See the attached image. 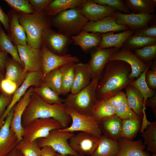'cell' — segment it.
Masks as SVG:
<instances>
[{"instance_id": "28", "label": "cell", "mask_w": 156, "mask_h": 156, "mask_svg": "<svg viewBox=\"0 0 156 156\" xmlns=\"http://www.w3.org/2000/svg\"><path fill=\"white\" fill-rule=\"evenodd\" d=\"M120 148L118 141L102 135L99 138L97 147L90 156H116Z\"/></svg>"}, {"instance_id": "39", "label": "cell", "mask_w": 156, "mask_h": 156, "mask_svg": "<svg viewBox=\"0 0 156 156\" xmlns=\"http://www.w3.org/2000/svg\"><path fill=\"white\" fill-rule=\"evenodd\" d=\"M144 140L143 144L146 146V151L156 153V121L148 125L141 133Z\"/></svg>"}, {"instance_id": "44", "label": "cell", "mask_w": 156, "mask_h": 156, "mask_svg": "<svg viewBox=\"0 0 156 156\" xmlns=\"http://www.w3.org/2000/svg\"><path fill=\"white\" fill-rule=\"evenodd\" d=\"M96 3L100 5L109 6L116 10H118L125 14L131 13L124 0H93Z\"/></svg>"}, {"instance_id": "30", "label": "cell", "mask_w": 156, "mask_h": 156, "mask_svg": "<svg viewBox=\"0 0 156 156\" xmlns=\"http://www.w3.org/2000/svg\"><path fill=\"white\" fill-rule=\"evenodd\" d=\"M87 0H51L46 10L49 16H54L63 11L81 8Z\"/></svg>"}, {"instance_id": "29", "label": "cell", "mask_w": 156, "mask_h": 156, "mask_svg": "<svg viewBox=\"0 0 156 156\" xmlns=\"http://www.w3.org/2000/svg\"><path fill=\"white\" fill-rule=\"evenodd\" d=\"M122 119L116 115L107 118L98 124L104 135L118 141L120 138Z\"/></svg>"}, {"instance_id": "57", "label": "cell", "mask_w": 156, "mask_h": 156, "mask_svg": "<svg viewBox=\"0 0 156 156\" xmlns=\"http://www.w3.org/2000/svg\"><path fill=\"white\" fill-rule=\"evenodd\" d=\"M16 148H15L6 156H14Z\"/></svg>"}, {"instance_id": "36", "label": "cell", "mask_w": 156, "mask_h": 156, "mask_svg": "<svg viewBox=\"0 0 156 156\" xmlns=\"http://www.w3.org/2000/svg\"><path fill=\"white\" fill-rule=\"evenodd\" d=\"M0 50L10 54L12 58L18 62L24 68V64L19 56L16 46L12 43L0 22Z\"/></svg>"}, {"instance_id": "18", "label": "cell", "mask_w": 156, "mask_h": 156, "mask_svg": "<svg viewBox=\"0 0 156 156\" xmlns=\"http://www.w3.org/2000/svg\"><path fill=\"white\" fill-rule=\"evenodd\" d=\"M114 15L106 17L95 21L88 22L82 30L86 32L100 34L110 32H118L126 31L129 27L127 25L118 24Z\"/></svg>"}, {"instance_id": "13", "label": "cell", "mask_w": 156, "mask_h": 156, "mask_svg": "<svg viewBox=\"0 0 156 156\" xmlns=\"http://www.w3.org/2000/svg\"><path fill=\"white\" fill-rule=\"evenodd\" d=\"M99 138L86 132H80L71 137L68 144L72 149L79 154L90 155L98 144Z\"/></svg>"}, {"instance_id": "2", "label": "cell", "mask_w": 156, "mask_h": 156, "mask_svg": "<svg viewBox=\"0 0 156 156\" xmlns=\"http://www.w3.org/2000/svg\"><path fill=\"white\" fill-rule=\"evenodd\" d=\"M66 109L64 104H49L33 91L30 101L22 117V126L24 128L36 119L52 118L59 122L61 129L66 128L68 127L71 120L70 117L66 112Z\"/></svg>"}, {"instance_id": "5", "label": "cell", "mask_w": 156, "mask_h": 156, "mask_svg": "<svg viewBox=\"0 0 156 156\" xmlns=\"http://www.w3.org/2000/svg\"><path fill=\"white\" fill-rule=\"evenodd\" d=\"M51 25L60 32L70 37L79 34L89 21L81 12L80 8L67 10L51 19Z\"/></svg>"}, {"instance_id": "9", "label": "cell", "mask_w": 156, "mask_h": 156, "mask_svg": "<svg viewBox=\"0 0 156 156\" xmlns=\"http://www.w3.org/2000/svg\"><path fill=\"white\" fill-rule=\"evenodd\" d=\"M42 42L50 51L60 55L67 54L68 47L73 43L70 36L56 31L50 28L44 30Z\"/></svg>"}, {"instance_id": "31", "label": "cell", "mask_w": 156, "mask_h": 156, "mask_svg": "<svg viewBox=\"0 0 156 156\" xmlns=\"http://www.w3.org/2000/svg\"><path fill=\"white\" fill-rule=\"evenodd\" d=\"M127 102L129 106L136 114L142 117L144 99L138 90L129 85L125 88Z\"/></svg>"}, {"instance_id": "42", "label": "cell", "mask_w": 156, "mask_h": 156, "mask_svg": "<svg viewBox=\"0 0 156 156\" xmlns=\"http://www.w3.org/2000/svg\"><path fill=\"white\" fill-rule=\"evenodd\" d=\"M8 5L18 13L31 14L34 12V9L29 0H5Z\"/></svg>"}, {"instance_id": "45", "label": "cell", "mask_w": 156, "mask_h": 156, "mask_svg": "<svg viewBox=\"0 0 156 156\" xmlns=\"http://www.w3.org/2000/svg\"><path fill=\"white\" fill-rule=\"evenodd\" d=\"M115 108L116 115L122 120L142 117L135 114L132 110L127 104V101Z\"/></svg>"}, {"instance_id": "22", "label": "cell", "mask_w": 156, "mask_h": 156, "mask_svg": "<svg viewBox=\"0 0 156 156\" xmlns=\"http://www.w3.org/2000/svg\"><path fill=\"white\" fill-rule=\"evenodd\" d=\"M120 146L119 151L116 156H150L151 154L145 151L146 146L142 140H130L120 138L118 140Z\"/></svg>"}, {"instance_id": "53", "label": "cell", "mask_w": 156, "mask_h": 156, "mask_svg": "<svg viewBox=\"0 0 156 156\" xmlns=\"http://www.w3.org/2000/svg\"><path fill=\"white\" fill-rule=\"evenodd\" d=\"M57 153L51 146H45L41 148L40 156H57Z\"/></svg>"}, {"instance_id": "19", "label": "cell", "mask_w": 156, "mask_h": 156, "mask_svg": "<svg viewBox=\"0 0 156 156\" xmlns=\"http://www.w3.org/2000/svg\"><path fill=\"white\" fill-rule=\"evenodd\" d=\"M114 60L123 61L129 65L131 69V73L129 76L130 79L138 78L148 66L141 61L132 51L124 47L115 52L110 57L109 61Z\"/></svg>"}, {"instance_id": "43", "label": "cell", "mask_w": 156, "mask_h": 156, "mask_svg": "<svg viewBox=\"0 0 156 156\" xmlns=\"http://www.w3.org/2000/svg\"><path fill=\"white\" fill-rule=\"evenodd\" d=\"M76 63H73L63 75L61 84V95H67L70 91L74 80Z\"/></svg>"}, {"instance_id": "35", "label": "cell", "mask_w": 156, "mask_h": 156, "mask_svg": "<svg viewBox=\"0 0 156 156\" xmlns=\"http://www.w3.org/2000/svg\"><path fill=\"white\" fill-rule=\"evenodd\" d=\"M151 64V62L149 63L146 70L141 74L138 78L133 80L129 84L137 89L143 97L144 103L142 109L143 113L145 112L146 107L145 105L146 100L156 94L155 91L151 89L148 87L145 79L146 72L149 68Z\"/></svg>"}, {"instance_id": "12", "label": "cell", "mask_w": 156, "mask_h": 156, "mask_svg": "<svg viewBox=\"0 0 156 156\" xmlns=\"http://www.w3.org/2000/svg\"><path fill=\"white\" fill-rule=\"evenodd\" d=\"M43 76L41 71L28 72L23 82L14 94L10 104L7 107L5 113L0 119V128L4 124L5 117L13 107L30 87H36L40 86Z\"/></svg>"}, {"instance_id": "46", "label": "cell", "mask_w": 156, "mask_h": 156, "mask_svg": "<svg viewBox=\"0 0 156 156\" xmlns=\"http://www.w3.org/2000/svg\"><path fill=\"white\" fill-rule=\"evenodd\" d=\"M147 70L145 76V80L148 87L151 90L155 91L156 89V63L154 60Z\"/></svg>"}, {"instance_id": "40", "label": "cell", "mask_w": 156, "mask_h": 156, "mask_svg": "<svg viewBox=\"0 0 156 156\" xmlns=\"http://www.w3.org/2000/svg\"><path fill=\"white\" fill-rule=\"evenodd\" d=\"M16 148L24 156H40L41 149L38 145L37 140L29 142L23 139Z\"/></svg>"}, {"instance_id": "3", "label": "cell", "mask_w": 156, "mask_h": 156, "mask_svg": "<svg viewBox=\"0 0 156 156\" xmlns=\"http://www.w3.org/2000/svg\"><path fill=\"white\" fill-rule=\"evenodd\" d=\"M18 13L19 22L26 33L27 44L40 49L44 30L51 25L50 16L46 10L37 13Z\"/></svg>"}, {"instance_id": "56", "label": "cell", "mask_w": 156, "mask_h": 156, "mask_svg": "<svg viewBox=\"0 0 156 156\" xmlns=\"http://www.w3.org/2000/svg\"><path fill=\"white\" fill-rule=\"evenodd\" d=\"M5 73L0 69V95L2 93L1 89V84L2 80L5 77Z\"/></svg>"}, {"instance_id": "7", "label": "cell", "mask_w": 156, "mask_h": 156, "mask_svg": "<svg viewBox=\"0 0 156 156\" xmlns=\"http://www.w3.org/2000/svg\"><path fill=\"white\" fill-rule=\"evenodd\" d=\"M61 129L60 123L54 118L36 119L24 128L23 139L27 142H33L46 137L53 130Z\"/></svg>"}, {"instance_id": "41", "label": "cell", "mask_w": 156, "mask_h": 156, "mask_svg": "<svg viewBox=\"0 0 156 156\" xmlns=\"http://www.w3.org/2000/svg\"><path fill=\"white\" fill-rule=\"evenodd\" d=\"M133 53L142 62L148 64L156 58V44L135 49Z\"/></svg>"}, {"instance_id": "17", "label": "cell", "mask_w": 156, "mask_h": 156, "mask_svg": "<svg viewBox=\"0 0 156 156\" xmlns=\"http://www.w3.org/2000/svg\"><path fill=\"white\" fill-rule=\"evenodd\" d=\"M116 23L127 26L129 29L134 31L140 30L148 26L150 21L155 16L154 14L131 13L125 14L116 12Z\"/></svg>"}, {"instance_id": "23", "label": "cell", "mask_w": 156, "mask_h": 156, "mask_svg": "<svg viewBox=\"0 0 156 156\" xmlns=\"http://www.w3.org/2000/svg\"><path fill=\"white\" fill-rule=\"evenodd\" d=\"M134 31L130 29L119 33L110 32L101 34V39L98 46L99 49L115 47L120 49L127 39L133 35Z\"/></svg>"}, {"instance_id": "61", "label": "cell", "mask_w": 156, "mask_h": 156, "mask_svg": "<svg viewBox=\"0 0 156 156\" xmlns=\"http://www.w3.org/2000/svg\"><path fill=\"white\" fill-rule=\"evenodd\" d=\"M152 156H156V153H153Z\"/></svg>"}, {"instance_id": "49", "label": "cell", "mask_w": 156, "mask_h": 156, "mask_svg": "<svg viewBox=\"0 0 156 156\" xmlns=\"http://www.w3.org/2000/svg\"><path fill=\"white\" fill-rule=\"evenodd\" d=\"M51 0H29L34 8V13H39L46 10Z\"/></svg>"}, {"instance_id": "11", "label": "cell", "mask_w": 156, "mask_h": 156, "mask_svg": "<svg viewBox=\"0 0 156 156\" xmlns=\"http://www.w3.org/2000/svg\"><path fill=\"white\" fill-rule=\"evenodd\" d=\"M119 49L114 47L103 49H99L96 47L95 50L90 51L91 57L88 63L91 75V80H99L110 57Z\"/></svg>"}, {"instance_id": "8", "label": "cell", "mask_w": 156, "mask_h": 156, "mask_svg": "<svg viewBox=\"0 0 156 156\" xmlns=\"http://www.w3.org/2000/svg\"><path fill=\"white\" fill-rule=\"evenodd\" d=\"M66 112L70 116L72 121L71 125L61 131L73 133L75 131L85 132L99 138L102 135L98 123L91 116L83 115L66 107Z\"/></svg>"}, {"instance_id": "51", "label": "cell", "mask_w": 156, "mask_h": 156, "mask_svg": "<svg viewBox=\"0 0 156 156\" xmlns=\"http://www.w3.org/2000/svg\"><path fill=\"white\" fill-rule=\"evenodd\" d=\"M13 95L7 96L3 93L0 95V120L5 113L7 107L10 104Z\"/></svg>"}, {"instance_id": "38", "label": "cell", "mask_w": 156, "mask_h": 156, "mask_svg": "<svg viewBox=\"0 0 156 156\" xmlns=\"http://www.w3.org/2000/svg\"><path fill=\"white\" fill-rule=\"evenodd\" d=\"M156 44V38H147L132 35L125 41L123 47L132 51L145 46Z\"/></svg>"}, {"instance_id": "10", "label": "cell", "mask_w": 156, "mask_h": 156, "mask_svg": "<svg viewBox=\"0 0 156 156\" xmlns=\"http://www.w3.org/2000/svg\"><path fill=\"white\" fill-rule=\"evenodd\" d=\"M41 58V71L44 76L47 73L66 64L77 63L79 60L76 55L70 54L60 55L50 51L42 42L40 49Z\"/></svg>"}, {"instance_id": "47", "label": "cell", "mask_w": 156, "mask_h": 156, "mask_svg": "<svg viewBox=\"0 0 156 156\" xmlns=\"http://www.w3.org/2000/svg\"><path fill=\"white\" fill-rule=\"evenodd\" d=\"M18 88L17 85L10 81L4 78L1 84L2 93L7 96L14 94Z\"/></svg>"}, {"instance_id": "55", "label": "cell", "mask_w": 156, "mask_h": 156, "mask_svg": "<svg viewBox=\"0 0 156 156\" xmlns=\"http://www.w3.org/2000/svg\"><path fill=\"white\" fill-rule=\"evenodd\" d=\"M8 57V54L7 53L0 50V69L5 73V64Z\"/></svg>"}, {"instance_id": "15", "label": "cell", "mask_w": 156, "mask_h": 156, "mask_svg": "<svg viewBox=\"0 0 156 156\" xmlns=\"http://www.w3.org/2000/svg\"><path fill=\"white\" fill-rule=\"evenodd\" d=\"M13 111L14 107L5 117L4 123L0 129V156H6L16 148L20 142L10 129Z\"/></svg>"}, {"instance_id": "26", "label": "cell", "mask_w": 156, "mask_h": 156, "mask_svg": "<svg viewBox=\"0 0 156 156\" xmlns=\"http://www.w3.org/2000/svg\"><path fill=\"white\" fill-rule=\"evenodd\" d=\"M5 78L15 83L18 88L22 84L28 73L19 63L8 57L5 65Z\"/></svg>"}, {"instance_id": "59", "label": "cell", "mask_w": 156, "mask_h": 156, "mask_svg": "<svg viewBox=\"0 0 156 156\" xmlns=\"http://www.w3.org/2000/svg\"><path fill=\"white\" fill-rule=\"evenodd\" d=\"M57 156H68V155L62 154L57 153Z\"/></svg>"}, {"instance_id": "25", "label": "cell", "mask_w": 156, "mask_h": 156, "mask_svg": "<svg viewBox=\"0 0 156 156\" xmlns=\"http://www.w3.org/2000/svg\"><path fill=\"white\" fill-rule=\"evenodd\" d=\"M91 80V75L88 63H76L74 80L70 92L76 93L87 86Z\"/></svg>"}, {"instance_id": "1", "label": "cell", "mask_w": 156, "mask_h": 156, "mask_svg": "<svg viewBox=\"0 0 156 156\" xmlns=\"http://www.w3.org/2000/svg\"><path fill=\"white\" fill-rule=\"evenodd\" d=\"M129 65L119 60L109 61L105 65L98 81L96 96L97 100H108L135 79H130Z\"/></svg>"}, {"instance_id": "16", "label": "cell", "mask_w": 156, "mask_h": 156, "mask_svg": "<svg viewBox=\"0 0 156 156\" xmlns=\"http://www.w3.org/2000/svg\"><path fill=\"white\" fill-rule=\"evenodd\" d=\"M24 69L28 72L41 71V58L40 49L34 48L27 44L16 46Z\"/></svg>"}, {"instance_id": "6", "label": "cell", "mask_w": 156, "mask_h": 156, "mask_svg": "<svg viewBox=\"0 0 156 156\" xmlns=\"http://www.w3.org/2000/svg\"><path fill=\"white\" fill-rule=\"evenodd\" d=\"M74 134L73 133L55 129L51 131L46 137L39 138L37 141L40 148L49 146L61 154L78 156L79 154L72 149L68 143V140Z\"/></svg>"}, {"instance_id": "32", "label": "cell", "mask_w": 156, "mask_h": 156, "mask_svg": "<svg viewBox=\"0 0 156 156\" xmlns=\"http://www.w3.org/2000/svg\"><path fill=\"white\" fill-rule=\"evenodd\" d=\"M131 12L134 13L154 14L156 11V0H124Z\"/></svg>"}, {"instance_id": "54", "label": "cell", "mask_w": 156, "mask_h": 156, "mask_svg": "<svg viewBox=\"0 0 156 156\" xmlns=\"http://www.w3.org/2000/svg\"><path fill=\"white\" fill-rule=\"evenodd\" d=\"M145 107H151L154 114L156 117V94L154 96L148 98L145 103Z\"/></svg>"}, {"instance_id": "4", "label": "cell", "mask_w": 156, "mask_h": 156, "mask_svg": "<svg viewBox=\"0 0 156 156\" xmlns=\"http://www.w3.org/2000/svg\"><path fill=\"white\" fill-rule=\"evenodd\" d=\"M98 81L91 80L86 87L74 94H67L63 99L66 107L81 114L91 116L98 102L96 96Z\"/></svg>"}, {"instance_id": "14", "label": "cell", "mask_w": 156, "mask_h": 156, "mask_svg": "<svg viewBox=\"0 0 156 156\" xmlns=\"http://www.w3.org/2000/svg\"><path fill=\"white\" fill-rule=\"evenodd\" d=\"M33 87H30L24 95L14 106V111L10 124V129L15 133L20 142L23 139L24 128L23 127L22 117L26 107L29 103Z\"/></svg>"}, {"instance_id": "21", "label": "cell", "mask_w": 156, "mask_h": 156, "mask_svg": "<svg viewBox=\"0 0 156 156\" xmlns=\"http://www.w3.org/2000/svg\"><path fill=\"white\" fill-rule=\"evenodd\" d=\"M7 14L9 25L7 34L8 36L16 46L18 45H27L26 33L19 22L18 13L12 9L8 11Z\"/></svg>"}, {"instance_id": "37", "label": "cell", "mask_w": 156, "mask_h": 156, "mask_svg": "<svg viewBox=\"0 0 156 156\" xmlns=\"http://www.w3.org/2000/svg\"><path fill=\"white\" fill-rule=\"evenodd\" d=\"M33 92L46 102L50 104H61L63 103V99L59 95L45 84L34 87Z\"/></svg>"}, {"instance_id": "34", "label": "cell", "mask_w": 156, "mask_h": 156, "mask_svg": "<svg viewBox=\"0 0 156 156\" xmlns=\"http://www.w3.org/2000/svg\"><path fill=\"white\" fill-rule=\"evenodd\" d=\"M116 115V108L107 100H98L91 116L98 124L102 121Z\"/></svg>"}, {"instance_id": "33", "label": "cell", "mask_w": 156, "mask_h": 156, "mask_svg": "<svg viewBox=\"0 0 156 156\" xmlns=\"http://www.w3.org/2000/svg\"><path fill=\"white\" fill-rule=\"evenodd\" d=\"M142 118H131L122 120L120 138L133 140L140 130Z\"/></svg>"}, {"instance_id": "58", "label": "cell", "mask_w": 156, "mask_h": 156, "mask_svg": "<svg viewBox=\"0 0 156 156\" xmlns=\"http://www.w3.org/2000/svg\"><path fill=\"white\" fill-rule=\"evenodd\" d=\"M14 156H24L16 148Z\"/></svg>"}, {"instance_id": "50", "label": "cell", "mask_w": 156, "mask_h": 156, "mask_svg": "<svg viewBox=\"0 0 156 156\" xmlns=\"http://www.w3.org/2000/svg\"><path fill=\"white\" fill-rule=\"evenodd\" d=\"M108 102L115 108L127 101L126 94L121 91L108 100Z\"/></svg>"}, {"instance_id": "52", "label": "cell", "mask_w": 156, "mask_h": 156, "mask_svg": "<svg viewBox=\"0 0 156 156\" xmlns=\"http://www.w3.org/2000/svg\"><path fill=\"white\" fill-rule=\"evenodd\" d=\"M9 20L8 16L4 11L0 5V22L8 32L9 30Z\"/></svg>"}, {"instance_id": "24", "label": "cell", "mask_w": 156, "mask_h": 156, "mask_svg": "<svg viewBox=\"0 0 156 156\" xmlns=\"http://www.w3.org/2000/svg\"><path fill=\"white\" fill-rule=\"evenodd\" d=\"M70 37L74 45L79 46L82 51L87 53L93 48L97 47L101 39L100 34L89 33L83 30L77 35Z\"/></svg>"}, {"instance_id": "48", "label": "cell", "mask_w": 156, "mask_h": 156, "mask_svg": "<svg viewBox=\"0 0 156 156\" xmlns=\"http://www.w3.org/2000/svg\"><path fill=\"white\" fill-rule=\"evenodd\" d=\"M133 35L147 38H156V24L134 31Z\"/></svg>"}, {"instance_id": "27", "label": "cell", "mask_w": 156, "mask_h": 156, "mask_svg": "<svg viewBox=\"0 0 156 156\" xmlns=\"http://www.w3.org/2000/svg\"><path fill=\"white\" fill-rule=\"evenodd\" d=\"M73 63L66 64L47 73L43 76L41 84L46 85L58 95H61L63 75Z\"/></svg>"}, {"instance_id": "60", "label": "cell", "mask_w": 156, "mask_h": 156, "mask_svg": "<svg viewBox=\"0 0 156 156\" xmlns=\"http://www.w3.org/2000/svg\"><path fill=\"white\" fill-rule=\"evenodd\" d=\"M68 156H73L68 155ZM78 156H85V155H82V154H79V155Z\"/></svg>"}, {"instance_id": "20", "label": "cell", "mask_w": 156, "mask_h": 156, "mask_svg": "<svg viewBox=\"0 0 156 156\" xmlns=\"http://www.w3.org/2000/svg\"><path fill=\"white\" fill-rule=\"evenodd\" d=\"M81 13L90 21H95L104 18L114 15L116 10L107 5H101L93 0H87L81 8Z\"/></svg>"}]
</instances>
